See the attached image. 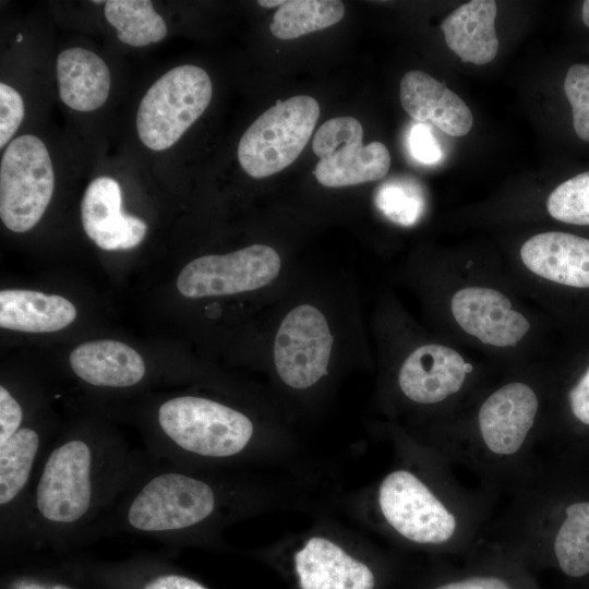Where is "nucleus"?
<instances>
[{
    "instance_id": "35",
    "label": "nucleus",
    "mask_w": 589,
    "mask_h": 589,
    "mask_svg": "<svg viewBox=\"0 0 589 589\" xmlns=\"http://www.w3.org/2000/svg\"><path fill=\"white\" fill-rule=\"evenodd\" d=\"M285 2V0H260L257 1V3L261 5V7H264V8H274V7H280L283 3Z\"/></svg>"
},
{
    "instance_id": "7",
    "label": "nucleus",
    "mask_w": 589,
    "mask_h": 589,
    "mask_svg": "<svg viewBox=\"0 0 589 589\" xmlns=\"http://www.w3.org/2000/svg\"><path fill=\"white\" fill-rule=\"evenodd\" d=\"M363 128L352 117H337L316 131L312 148L320 158L316 180L327 188H342L383 179L390 167V155L381 142L362 144Z\"/></svg>"
},
{
    "instance_id": "22",
    "label": "nucleus",
    "mask_w": 589,
    "mask_h": 589,
    "mask_svg": "<svg viewBox=\"0 0 589 589\" xmlns=\"http://www.w3.org/2000/svg\"><path fill=\"white\" fill-rule=\"evenodd\" d=\"M549 541L555 562L566 576L580 578L589 574V498L564 507Z\"/></svg>"
},
{
    "instance_id": "19",
    "label": "nucleus",
    "mask_w": 589,
    "mask_h": 589,
    "mask_svg": "<svg viewBox=\"0 0 589 589\" xmlns=\"http://www.w3.org/2000/svg\"><path fill=\"white\" fill-rule=\"evenodd\" d=\"M496 2L472 0L458 7L443 22L445 43L461 61L478 65L492 61L498 50Z\"/></svg>"
},
{
    "instance_id": "9",
    "label": "nucleus",
    "mask_w": 589,
    "mask_h": 589,
    "mask_svg": "<svg viewBox=\"0 0 589 589\" xmlns=\"http://www.w3.org/2000/svg\"><path fill=\"white\" fill-rule=\"evenodd\" d=\"M334 336L324 313L313 304L291 309L274 338L273 357L278 376L291 388L313 386L328 372Z\"/></svg>"
},
{
    "instance_id": "4",
    "label": "nucleus",
    "mask_w": 589,
    "mask_h": 589,
    "mask_svg": "<svg viewBox=\"0 0 589 589\" xmlns=\"http://www.w3.org/2000/svg\"><path fill=\"white\" fill-rule=\"evenodd\" d=\"M158 422L179 447L206 457L236 455L253 434V424L242 412L195 396L165 401L158 410Z\"/></svg>"
},
{
    "instance_id": "18",
    "label": "nucleus",
    "mask_w": 589,
    "mask_h": 589,
    "mask_svg": "<svg viewBox=\"0 0 589 589\" xmlns=\"http://www.w3.org/2000/svg\"><path fill=\"white\" fill-rule=\"evenodd\" d=\"M73 372L84 382L101 387H129L145 374L141 354L130 346L111 339L86 341L70 354Z\"/></svg>"
},
{
    "instance_id": "21",
    "label": "nucleus",
    "mask_w": 589,
    "mask_h": 589,
    "mask_svg": "<svg viewBox=\"0 0 589 589\" xmlns=\"http://www.w3.org/2000/svg\"><path fill=\"white\" fill-rule=\"evenodd\" d=\"M75 317V306L62 296L25 289L0 291L1 328L52 333L65 328Z\"/></svg>"
},
{
    "instance_id": "10",
    "label": "nucleus",
    "mask_w": 589,
    "mask_h": 589,
    "mask_svg": "<svg viewBox=\"0 0 589 589\" xmlns=\"http://www.w3.org/2000/svg\"><path fill=\"white\" fill-rule=\"evenodd\" d=\"M215 494L205 482L176 472L149 480L128 509L129 524L142 531H171L191 527L208 517Z\"/></svg>"
},
{
    "instance_id": "15",
    "label": "nucleus",
    "mask_w": 589,
    "mask_h": 589,
    "mask_svg": "<svg viewBox=\"0 0 589 589\" xmlns=\"http://www.w3.org/2000/svg\"><path fill=\"white\" fill-rule=\"evenodd\" d=\"M520 259L536 276L563 286L589 288V239L561 231L541 232L520 248Z\"/></svg>"
},
{
    "instance_id": "16",
    "label": "nucleus",
    "mask_w": 589,
    "mask_h": 589,
    "mask_svg": "<svg viewBox=\"0 0 589 589\" xmlns=\"http://www.w3.org/2000/svg\"><path fill=\"white\" fill-rule=\"evenodd\" d=\"M399 98L411 118L419 123L430 121L448 135L464 136L472 128V113L465 101L425 72H407L400 81Z\"/></svg>"
},
{
    "instance_id": "27",
    "label": "nucleus",
    "mask_w": 589,
    "mask_h": 589,
    "mask_svg": "<svg viewBox=\"0 0 589 589\" xmlns=\"http://www.w3.org/2000/svg\"><path fill=\"white\" fill-rule=\"evenodd\" d=\"M375 204L390 220L406 226L418 219L423 207L418 187L404 179H394L380 185L375 193Z\"/></svg>"
},
{
    "instance_id": "2",
    "label": "nucleus",
    "mask_w": 589,
    "mask_h": 589,
    "mask_svg": "<svg viewBox=\"0 0 589 589\" xmlns=\"http://www.w3.org/2000/svg\"><path fill=\"white\" fill-rule=\"evenodd\" d=\"M213 95V84L197 65L176 67L146 92L136 113L141 142L153 151L172 146L203 115Z\"/></svg>"
},
{
    "instance_id": "17",
    "label": "nucleus",
    "mask_w": 589,
    "mask_h": 589,
    "mask_svg": "<svg viewBox=\"0 0 589 589\" xmlns=\"http://www.w3.org/2000/svg\"><path fill=\"white\" fill-rule=\"evenodd\" d=\"M301 589H373L374 575L362 562L339 545L313 537L294 555Z\"/></svg>"
},
{
    "instance_id": "13",
    "label": "nucleus",
    "mask_w": 589,
    "mask_h": 589,
    "mask_svg": "<svg viewBox=\"0 0 589 589\" xmlns=\"http://www.w3.org/2000/svg\"><path fill=\"white\" fill-rule=\"evenodd\" d=\"M471 372L464 357L441 344H424L413 349L398 371V386L411 401L436 405L459 393Z\"/></svg>"
},
{
    "instance_id": "6",
    "label": "nucleus",
    "mask_w": 589,
    "mask_h": 589,
    "mask_svg": "<svg viewBox=\"0 0 589 589\" xmlns=\"http://www.w3.org/2000/svg\"><path fill=\"white\" fill-rule=\"evenodd\" d=\"M540 411L536 389L522 381L505 383L481 402L476 419L479 461L506 465L522 458Z\"/></svg>"
},
{
    "instance_id": "8",
    "label": "nucleus",
    "mask_w": 589,
    "mask_h": 589,
    "mask_svg": "<svg viewBox=\"0 0 589 589\" xmlns=\"http://www.w3.org/2000/svg\"><path fill=\"white\" fill-rule=\"evenodd\" d=\"M280 271L281 259L274 248L252 244L192 260L180 272L177 288L191 299L230 296L266 287Z\"/></svg>"
},
{
    "instance_id": "25",
    "label": "nucleus",
    "mask_w": 589,
    "mask_h": 589,
    "mask_svg": "<svg viewBox=\"0 0 589 589\" xmlns=\"http://www.w3.org/2000/svg\"><path fill=\"white\" fill-rule=\"evenodd\" d=\"M39 447L37 432L20 429L0 445V504L8 505L25 486Z\"/></svg>"
},
{
    "instance_id": "33",
    "label": "nucleus",
    "mask_w": 589,
    "mask_h": 589,
    "mask_svg": "<svg viewBox=\"0 0 589 589\" xmlns=\"http://www.w3.org/2000/svg\"><path fill=\"white\" fill-rule=\"evenodd\" d=\"M434 589H514V587L504 577L485 574L454 579Z\"/></svg>"
},
{
    "instance_id": "5",
    "label": "nucleus",
    "mask_w": 589,
    "mask_h": 589,
    "mask_svg": "<svg viewBox=\"0 0 589 589\" xmlns=\"http://www.w3.org/2000/svg\"><path fill=\"white\" fill-rule=\"evenodd\" d=\"M55 173L44 142L32 134L14 139L0 165V217L14 232L32 229L53 193Z\"/></svg>"
},
{
    "instance_id": "23",
    "label": "nucleus",
    "mask_w": 589,
    "mask_h": 589,
    "mask_svg": "<svg viewBox=\"0 0 589 589\" xmlns=\"http://www.w3.org/2000/svg\"><path fill=\"white\" fill-rule=\"evenodd\" d=\"M105 16L117 29L118 39L130 46H147L167 35V25L149 0L107 1Z\"/></svg>"
},
{
    "instance_id": "14",
    "label": "nucleus",
    "mask_w": 589,
    "mask_h": 589,
    "mask_svg": "<svg viewBox=\"0 0 589 589\" xmlns=\"http://www.w3.org/2000/svg\"><path fill=\"white\" fill-rule=\"evenodd\" d=\"M121 189L110 177H98L85 190L81 217L91 240L103 250H128L139 245L146 235V224L121 211Z\"/></svg>"
},
{
    "instance_id": "28",
    "label": "nucleus",
    "mask_w": 589,
    "mask_h": 589,
    "mask_svg": "<svg viewBox=\"0 0 589 589\" xmlns=\"http://www.w3.org/2000/svg\"><path fill=\"white\" fill-rule=\"evenodd\" d=\"M576 134L589 143V64L572 65L564 81Z\"/></svg>"
},
{
    "instance_id": "29",
    "label": "nucleus",
    "mask_w": 589,
    "mask_h": 589,
    "mask_svg": "<svg viewBox=\"0 0 589 589\" xmlns=\"http://www.w3.org/2000/svg\"><path fill=\"white\" fill-rule=\"evenodd\" d=\"M24 118V103L13 87L0 83V147L12 139Z\"/></svg>"
},
{
    "instance_id": "37",
    "label": "nucleus",
    "mask_w": 589,
    "mask_h": 589,
    "mask_svg": "<svg viewBox=\"0 0 589 589\" xmlns=\"http://www.w3.org/2000/svg\"><path fill=\"white\" fill-rule=\"evenodd\" d=\"M51 589H72V588H70L68 586H64V585H56Z\"/></svg>"
},
{
    "instance_id": "26",
    "label": "nucleus",
    "mask_w": 589,
    "mask_h": 589,
    "mask_svg": "<svg viewBox=\"0 0 589 589\" xmlns=\"http://www.w3.org/2000/svg\"><path fill=\"white\" fill-rule=\"evenodd\" d=\"M546 209L556 220L572 225H589V171L557 185L548 197Z\"/></svg>"
},
{
    "instance_id": "12",
    "label": "nucleus",
    "mask_w": 589,
    "mask_h": 589,
    "mask_svg": "<svg viewBox=\"0 0 589 589\" xmlns=\"http://www.w3.org/2000/svg\"><path fill=\"white\" fill-rule=\"evenodd\" d=\"M450 312L467 335L493 347L516 346L531 328L529 320L513 309L512 301L491 287L458 289L450 299Z\"/></svg>"
},
{
    "instance_id": "36",
    "label": "nucleus",
    "mask_w": 589,
    "mask_h": 589,
    "mask_svg": "<svg viewBox=\"0 0 589 589\" xmlns=\"http://www.w3.org/2000/svg\"><path fill=\"white\" fill-rule=\"evenodd\" d=\"M582 21L584 24L589 27V0H586L582 3Z\"/></svg>"
},
{
    "instance_id": "20",
    "label": "nucleus",
    "mask_w": 589,
    "mask_h": 589,
    "mask_svg": "<svg viewBox=\"0 0 589 589\" xmlns=\"http://www.w3.org/2000/svg\"><path fill=\"white\" fill-rule=\"evenodd\" d=\"M59 97L76 111H93L101 107L110 91V72L95 52L82 47L61 51L57 58Z\"/></svg>"
},
{
    "instance_id": "1",
    "label": "nucleus",
    "mask_w": 589,
    "mask_h": 589,
    "mask_svg": "<svg viewBox=\"0 0 589 589\" xmlns=\"http://www.w3.org/2000/svg\"><path fill=\"white\" fill-rule=\"evenodd\" d=\"M378 505L388 525L402 538L424 545H445L460 540L466 516L456 503H447L413 472L388 473L378 489Z\"/></svg>"
},
{
    "instance_id": "38",
    "label": "nucleus",
    "mask_w": 589,
    "mask_h": 589,
    "mask_svg": "<svg viewBox=\"0 0 589 589\" xmlns=\"http://www.w3.org/2000/svg\"><path fill=\"white\" fill-rule=\"evenodd\" d=\"M22 38H23V37H22V35H21V34H19V35H17V37H16V41H19V43H20V41L22 40Z\"/></svg>"
},
{
    "instance_id": "11",
    "label": "nucleus",
    "mask_w": 589,
    "mask_h": 589,
    "mask_svg": "<svg viewBox=\"0 0 589 589\" xmlns=\"http://www.w3.org/2000/svg\"><path fill=\"white\" fill-rule=\"evenodd\" d=\"M92 452L80 440L55 448L46 460L36 489V506L48 521L71 524L91 506Z\"/></svg>"
},
{
    "instance_id": "3",
    "label": "nucleus",
    "mask_w": 589,
    "mask_h": 589,
    "mask_svg": "<svg viewBox=\"0 0 589 589\" xmlns=\"http://www.w3.org/2000/svg\"><path fill=\"white\" fill-rule=\"evenodd\" d=\"M318 117L320 106L311 96L278 100L243 133L238 145L243 170L264 178L291 165L309 143Z\"/></svg>"
},
{
    "instance_id": "30",
    "label": "nucleus",
    "mask_w": 589,
    "mask_h": 589,
    "mask_svg": "<svg viewBox=\"0 0 589 589\" xmlns=\"http://www.w3.org/2000/svg\"><path fill=\"white\" fill-rule=\"evenodd\" d=\"M408 146L418 161L432 165L442 158V148L428 124L417 123L410 129Z\"/></svg>"
},
{
    "instance_id": "32",
    "label": "nucleus",
    "mask_w": 589,
    "mask_h": 589,
    "mask_svg": "<svg viewBox=\"0 0 589 589\" xmlns=\"http://www.w3.org/2000/svg\"><path fill=\"white\" fill-rule=\"evenodd\" d=\"M567 400L573 417L589 426V366L569 389Z\"/></svg>"
},
{
    "instance_id": "31",
    "label": "nucleus",
    "mask_w": 589,
    "mask_h": 589,
    "mask_svg": "<svg viewBox=\"0 0 589 589\" xmlns=\"http://www.w3.org/2000/svg\"><path fill=\"white\" fill-rule=\"evenodd\" d=\"M22 419L20 404L5 387L0 386V445L8 442L20 430Z\"/></svg>"
},
{
    "instance_id": "39",
    "label": "nucleus",
    "mask_w": 589,
    "mask_h": 589,
    "mask_svg": "<svg viewBox=\"0 0 589 589\" xmlns=\"http://www.w3.org/2000/svg\"><path fill=\"white\" fill-rule=\"evenodd\" d=\"M104 1H93V3H103Z\"/></svg>"
},
{
    "instance_id": "34",
    "label": "nucleus",
    "mask_w": 589,
    "mask_h": 589,
    "mask_svg": "<svg viewBox=\"0 0 589 589\" xmlns=\"http://www.w3.org/2000/svg\"><path fill=\"white\" fill-rule=\"evenodd\" d=\"M144 589H207L200 582L179 575H165L149 581Z\"/></svg>"
},
{
    "instance_id": "24",
    "label": "nucleus",
    "mask_w": 589,
    "mask_h": 589,
    "mask_svg": "<svg viewBox=\"0 0 589 589\" xmlns=\"http://www.w3.org/2000/svg\"><path fill=\"white\" fill-rule=\"evenodd\" d=\"M345 5L337 0H288L277 9L271 33L279 39H294L338 23Z\"/></svg>"
}]
</instances>
